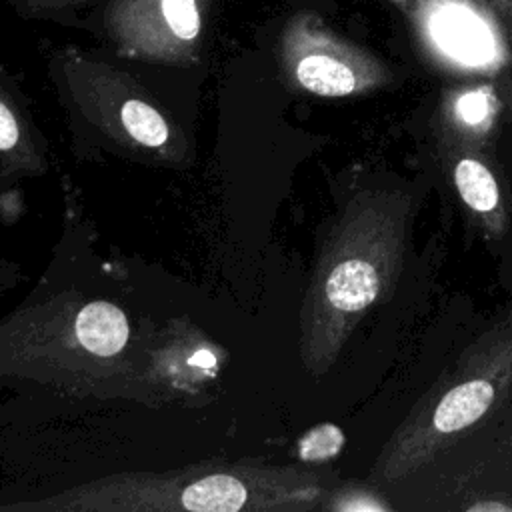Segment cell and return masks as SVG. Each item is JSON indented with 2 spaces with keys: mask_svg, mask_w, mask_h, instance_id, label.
Masks as SVG:
<instances>
[{
  "mask_svg": "<svg viewBox=\"0 0 512 512\" xmlns=\"http://www.w3.org/2000/svg\"><path fill=\"white\" fill-rule=\"evenodd\" d=\"M436 148L460 202L490 236L504 234L508 212L500 182L452 110L444 108L436 118Z\"/></svg>",
  "mask_w": 512,
  "mask_h": 512,
  "instance_id": "5b68a950",
  "label": "cell"
},
{
  "mask_svg": "<svg viewBox=\"0 0 512 512\" xmlns=\"http://www.w3.org/2000/svg\"><path fill=\"white\" fill-rule=\"evenodd\" d=\"M78 342L96 356L118 354L128 340V320L124 312L110 302H90L76 316Z\"/></svg>",
  "mask_w": 512,
  "mask_h": 512,
  "instance_id": "8992f818",
  "label": "cell"
},
{
  "mask_svg": "<svg viewBox=\"0 0 512 512\" xmlns=\"http://www.w3.org/2000/svg\"><path fill=\"white\" fill-rule=\"evenodd\" d=\"M402 16L410 22L414 32L422 38L434 36V24L438 22H464V18H480V6L476 0H390Z\"/></svg>",
  "mask_w": 512,
  "mask_h": 512,
  "instance_id": "ba28073f",
  "label": "cell"
},
{
  "mask_svg": "<svg viewBox=\"0 0 512 512\" xmlns=\"http://www.w3.org/2000/svg\"><path fill=\"white\" fill-rule=\"evenodd\" d=\"M490 18L498 24L502 38L512 34V0H480Z\"/></svg>",
  "mask_w": 512,
  "mask_h": 512,
  "instance_id": "7c38bea8",
  "label": "cell"
},
{
  "mask_svg": "<svg viewBox=\"0 0 512 512\" xmlns=\"http://www.w3.org/2000/svg\"><path fill=\"white\" fill-rule=\"evenodd\" d=\"M18 142V124L6 104L0 102V150H8Z\"/></svg>",
  "mask_w": 512,
  "mask_h": 512,
  "instance_id": "5bb4252c",
  "label": "cell"
},
{
  "mask_svg": "<svg viewBox=\"0 0 512 512\" xmlns=\"http://www.w3.org/2000/svg\"><path fill=\"white\" fill-rule=\"evenodd\" d=\"M202 14V0H110L102 24L132 56L182 60L202 32Z\"/></svg>",
  "mask_w": 512,
  "mask_h": 512,
  "instance_id": "277c9868",
  "label": "cell"
},
{
  "mask_svg": "<svg viewBox=\"0 0 512 512\" xmlns=\"http://www.w3.org/2000/svg\"><path fill=\"white\" fill-rule=\"evenodd\" d=\"M244 484L228 474H212L192 482L182 492V506L196 512H236L246 506Z\"/></svg>",
  "mask_w": 512,
  "mask_h": 512,
  "instance_id": "52a82bcc",
  "label": "cell"
},
{
  "mask_svg": "<svg viewBox=\"0 0 512 512\" xmlns=\"http://www.w3.org/2000/svg\"><path fill=\"white\" fill-rule=\"evenodd\" d=\"M122 124L130 132L132 138L142 142L144 146H162L168 138V126L164 118L142 100H128L124 102L122 110Z\"/></svg>",
  "mask_w": 512,
  "mask_h": 512,
  "instance_id": "9c48e42d",
  "label": "cell"
},
{
  "mask_svg": "<svg viewBox=\"0 0 512 512\" xmlns=\"http://www.w3.org/2000/svg\"><path fill=\"white\" fill-rule=\"evenodd\" d=\"M504 46H506V52H508V60H506L504 70L498 76V94H500L502 102L506 104V108L512 114V34H508L504 38Z\"/></svg>",
  "mask_w": 512,
  "mask_h": 512,
  "instance_id": "4fadbf2b",
  "label": "cell"
},
{
  "mask_svg": "<svg viewBox=\"0 0 512 512\" xmlns=\"http://www.w3.org/2000/svg\"><path fill=\"white\" fill-rule=\"evenodd\" d=\"M344 446V434L334 424H320L308 430L298 442V456L306 462H320L336 456Z\"/></svg>",
  "mask_w": 512,
  "mask_h": 512,
  "instance_id": "30bf717a",
  "label": "cell"
},
{
  "mask_svg": "<svg viewBox=\"0 0 512 512\" xmlns=\"http://www.w3.org/2000/svg\"><path fill=\"white\" fill-rule=\"evenodd\" d=\"M512 392V314L480 336L420 398L376 460L374 478L396 482L432 456L460 432L480 422Z\"/></svg>",
  "mask_w": 512,
  "mask_h": 512,
  "instance_id": "7a4b0ae2",
  "label": "cell"
},
{
  "mask_svg": "<svg viewBox=\"0 0 512 512\" xmlns=\"http://www.w3.org/2000/svg\"><path fill=\"white\" fill-rule=\"evenodd\" d=\"M414 192L376 186L358 192L342 214L314 286L308 356L326 368L342 344L394 286L408 242Z\"/></svg>",
  "mask_w": 512,
  "mask_h": 512,
  "instance_id": "6da1fadb",
  "label": "cell"
},
{
  "mask_svg": "<svg viewBox=\"0 0 512 512\" xmlns=\"http://www.w3.org/2000/svg\"><path fill=\"white\" fill-rule=\"evenodd\" d=\"M280 54L292 80L324 98L362 96L394 82V72L382 58L336 34L314 12H298L288 20Z\"/></svg>",
  "mask_w": 512,
  "mask_h": 512,
  "instance_id": "3957f363",
  "label": "cell"
},
{
  "mask_svg": "<svg viewBox=\"0 0 512 512\" xmlns=\"http://www.w3.org/2000/svg\"><path fill=\"white\" fill-rule=\"evenodd\" d=\"M14 2L20 8V12L26 16H48L62 10L80 8L96 0H14Z\"/></svg>",
  "mask_w": 512,
  "mask_h": 512,
  "instance_id": "8fae6325",
  "label": "cell"
}]
</instances>
